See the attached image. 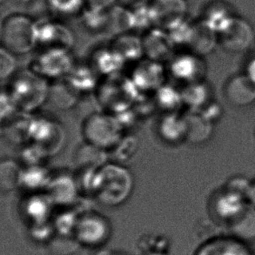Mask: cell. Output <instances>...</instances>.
I'll list each match as a JSON object with an SVG mask.
<instances>
[{"instance_id":"obj_1","label":"cell","mask_w":255,"mask_h":255,"mask_svg":"<svg viewBox=\"0 0 255 255\" xmlns=\"http://www.w3.org/2000/svg\"><path fill=\"white\" fill-rule=\"evenodd\" d=\"M133 179L124 165L106 163L99 168L94 199L107 207H117L131 195Z\"/></svg>"},{"instance_id":"obj_2","label":"cell","mask_w":255,"mask_h":255,"mask_svg":"<svg viewBox=\"0 0 255 255\" xmlns=\"http://www.w3.org/2000/svg\"><path fill=\"white\" fill-rule=\"evenodd\" d=\"M21 112L31 114L49 100L48 80L31 69L14 73L7 88Z\"/></svg>"},{"instance_id":"obj_3","label":"cell","mask_w":255,"mask_h":255,"mask_svg":"<svg viewBox=\"0 0 255 255\" xmlns=\"http://www.w3.org/2000/svg\"><path fill=\"white\" fill-rule=\"evenodd\" d=\"M39 28L27 15L7 16L1 24L2 47L15 55L31 52L38 45Z\"/></svg>"},{"instance_id":"obj_4","label":"cell","mask_w":255,"mask_h":255,"mask_svg":"<svg viewBox=\"0 0 255 255\" xmlns=\"http://www.w3.org/2000/svg\"><path fill=\"white\" fill-rule=\"evenodd\" d=\"M97 100L109 114H115L132 107L139 92L129 76L116 73L100 81Z\"/></svg>"},{"instance_id":"obj_5","label":"cell","mask_w":255,"mask_h":255,"mask_svg":"<svg viewBox=\"0 0 255 255\" xmlns=\"http://www.w3.org/2000/svg\"><path fill=\"white\" fill-rule=\"evenodd\" d=\"M123 132L124 130L116 117L109 113L90 115L82 127L85 141L107 151L121 139Z\"/></svg>"},{"instance_id":"obj_6","label":"cell","mask_w":255,"mask_h":255,"mask_svg":"<svg viewBox=\"0 0 255 255\" xmlns=\"http://www.w3.org/2000/svg\"><path fill=\"white\" fill-rule=\"evenodd\" d=\"M112 235L110 221L94 211H86L78 221L74 236L80 245L100 248L105 245Z\"/></svg>"},{"instance_id":"obj_7","label":"cell","mask_w":255,"mask_h":255,"mask_svg":"<svg viewBox=\"0 0 255 255\" xmlns=\"http://www.w3.org/2000/svg\"><path fill=\"white\" fill-rule=\"evenodd\" d=\"M74 66L73 57L68 50H44L33 60L30 69L45 80L65 79Z\"/></svg>"},{"instance_id":"obj_8","label":"cell","mask_w":255,"mask_h":255,"mask_svg":"<svg viewBox=\"0 0 255 255\" xmlns=\"http://www.w3.org/2000/svg\"><path fill=\"white\" fill-rule=\"evenodd\" d=\"M64 140V130L58 122L48 118L33 117L31 122V142L40 145L49 156L59 152Z\"/></svg>"},{"instance_id":"obj_9","label":"cell","mask_w":255,"mask_h":255,"mask_svg":"<svg viewBox=\"0 0 255 255\" xmlns=\"http://www.w3.org/2000/svg\"><path fill=\"white\" fill-rule=\"evenodd\" d=\"M167 69L161 62L146 59L136 63L130 74L139 93H154L166 84Z\"/></svg>"},{"instance_id":"obj_10","label":"cell","mask_w":255,"mask_h":255,"mask_svg":"<svg viewBox=\"0 0 255 255\" xmlns=\"http://www.w3.org/2000/svg\"><path fill=\"white\" fill-rule=\"evenodd\" d=\"M149 10L154 24L164 30L172 31L184 23L187 3L186 0H152Z\"/></svg>"},{"instance_id":"obj_11","label":"cell","mask_w":255,"mask_h":255,"mask_svg":"<svg viewBox=\"0 0 255 255\" xmlns=\"http://www.w3.org/2000/svg\"><path fill=\"white\" fill-rule=\"evenodd\" d=\"M218 38L219 43L228 52H242L252 45L255 31L249 21L236 16Z\"/></svg>"},{"instance_id":"obj_12","label":"cell","mask_w":255,"mask_h":255,"mask_svg":"<svg viewBox=\"0 0 255 255\" xmlns=\"http://www.w3.org/2000/svg\"><path fill=\"white\" fill-rule=\"evenodd\" d=\"M54 204L60 207H71L80 195L74 174L66 172L52 173V179L45 190Z\"/></svg>"},{"instance_id":"obj_13","label":"cell","mask_w":255,"mask_h":255,"mask_svg":"<svg viewBox=\"0 0 255 255\" xmlns=\"http://www.w3.org/2000/svg\"><path fill=\"white\" fill-rule=\"evenodd\" d=\"M203 68V62L200 56L190 52L173 56L166 69L176 80L189 84L201 81Z\"/></svg>"},{"instance_id":"obj_14","label":"cell","mask_w":255,"mask_h":255,"mask_svg":"<svg viewBox=\"0 0 255 255\" xmlns=\"http://www.w3.org/2000/svg\"><path fill=\"white\" fill-rule=\"evenodd\" d=\"M195 255H253L248 243L230 235L209 239L198 249Z\"/></svg>"},{"instance_id":"obj_15","label":"cell","mask_w":255,"mask_h":255,"mask_svg":"<svg viewBox=\"0 0 255 255\" xmlns=\"http://www.w3.org/2000/svg\"><path fill=\"white\" fill-rule=\"evenodd\" d=\"M55 204L46 192L31 193L24 199L21 210L31 224L50 221Z\"/></svg>"},{"instance_id":"obj_16","label":"cell","mask_w":255,"mask_h":255,"mask_svg":"<svg viewBox=\"0 0 255 255\" xmlns=\"http://www.w3.org/2000/svg\"><path fill=\"white\" fill-rule=\"evenodd\" d=\"M164 29H159L149 32L143 41L144 53L147 59L163 63L171 60L174 42L172 41L171 35H168Z\"/></svg>"},{"instance_id":"obj_17","label":"cell","mask_w":255,"mask_h":255,"mask_svg":"<svg viewBox=\"0 0 255 255\" xmlns=\"http://www.w3.org/2000/svg\"><path fill=\"white\" fill-rule=\"evenodd\" d=\"M32 119L30 114L19 111L2 121L3 133L7 140L16 145H26L31 142Z\"/></svg>"},{"instance_id":"obj_18","label":"cell","mask_w":255,"mask_h":255,"mask_svg":"<svg viewBox=\"0 0 255 255\" xmlns=\"http://www.w3.org/2000/svg\"><path fill=\"white\" fill-rule=\"evenodd\" d=\"M249 201L238 193L225 190L214 201V212L220 220L229 224L245 211Z\"/></svg>"},{"instance_id":"obj_19","label":"cell","mask_w":255,"mask_h":255,"mask_svg":"<svg viewBox=\"0 0 255 255\" xmlns=\"http://www.w3.org/2000/svg\"><path fill=\"white\" fill-rule=\"evenodd\" d=\"M159 136L168 143H179L187 138L186 117L178 113H164L158 124Z\"/></svg>"},{"instance_id":"obj_20","label":"cell","mask_w":255,"mask_h":255,"mask_svg":"<svg viewBox=\"0 0 255 255\" xmlns=\"http://www.w3.org/2000/svg\"><path fill=\"white\" fill-rule=\"evenodd\" d=\"M216 41L219 42L218 35L203 20L190 25L186 45L189 47L191 52L199 56L210 52Z\"/></svg>"},{"instance_id":"obj_21","label":"cell","mask_w":255,"mask_h":255,"mask_svg":"<svg viewBox=\"0 0 255 255\" xmlns=\"http://www.w3.org/2000/svg\"><path fill=\"white\" fill-rule=\"evenodd\" d=\"M99 76L100 73L92 65H74L65 79L80 95L97 89L100 82Z\"/></svg>"},{"instance_id":"obj_22","label":"cell","mask_w":255,"mask_h":255,"mask_svg":"<svg viewBox=\"0 0 255 255\" xmlns=\"http://www.w3.org/2000/svg\"><path fill=\"white\" fill-rule=\"evenodd\" d=\"M229 101L238 106H247L255 100V83L247 74L233 79L227 87Z\"/></svg>"},{"instance_id":"obj_23","label":"cell","mask_w":255,"mask_h":255,"mask_svg":"<svg viewBox=\"0 0 255 255\" xmlns=\"http://www.w3.org/2000/svg\"><path fill=\"white\" fill-rule=\"evenodd\" d=\"M230 236L248 243L255 240V208L250 204L235 221L228 225Z\"/></svg>"},{"instance_id":"obj_24","label":"cell","mask_w":255,"mask_h":255,"mask_svg":"<svg viewBox=\"0 0 255 255\" xmlns=\"http://www.w3.org/2000/svg\"><path fill=\"white\" fill-rule=\"evenodd\" d=\"M236 15L223 3H215L207 8L202 20L219 36L235 19Z\"/></svg>"},{"instance_id":"obj_25","label":"cell","mask_w":255,"mask_h":255,"mask_svg":"<svg viewBox=\"0 0 255 255\" xmlns=\"http://www.w3.org/2000/svg\"><path fill=\"white\" fill-rule=\"evenodd\" d=\"M52 176V172L44 165L25 166L23 168L21 186L30 193L45 192Z\"/></svg>"},{"instance_id":"obj_26","label":"cell","mask_w":255,"mask_h":255,"mask_svg":"<svg viewBox=\"0 0 255 255\" xmlns=\"http://www.w3.org/2000/svg\"><path fill=\"white\" fill-rule=\"evenodd\" d=\"M74 159L78 168H100L107 163L108 152L107 150L85 141L77 149Z\"/></svg>"},{"instance_id":"obj_27","label":"cell","mask_w":255,"mask_h":255,"mask_svg":"<svg viewBox=\"0 0 255 255\" xmlns=\"http://www.w3.org/2000/svg\"><path fill=\"white\" fill-rule=\"evenodd\" d=\"M126 61L114 49L100 50L93 56L92 66L100 75L110 76L121 73Z\"/></svg>"},{"instance_id":"obj_28","label":"cell","mask_w":255,"mask_h":255,"mask_svg":"<svg viewBox=\"0 0 255 255\" xmlns=\"http://www.w3.org/2000/svg\"><path fill=\"white\" fill-rule=\"evenodd\" d=\"M111 47L122 57L126 63L138 62L145 54L142 39L125 33L118 36Z\"/></svg>"},{"instance_id":"obj_29","label":"cell","mask_w":255,"mask_h":255,"mask_svg":"<svg viewBox=\"0 0 255 255\" xmlns=\"http://www.w3.org/2000/svg\"><path fill=\"white\" fill-rule=\"evenodd\" d=\"M44 31H38V45L41 44L45 50H68L73 45V38L64 28L49 27Z\"/></svg>"},{"instance_id":"obj_30","label":"cell","mask_w":255,"mask_h":255,"mask_svg":"<svg viewBox=\"0 0 255 255\" xmlns=\"http://www.w3.org/2000/svg\"><path fill=\"white\" fill-rule=\"evenodd\" d=\"M153 96L157 107L164 113H178L184 106L181 91L172 85L164 84L153 93Z\"/></svg>"},{"instance_id":"obj_31","label":"cell","mask_w":255,"mask_h":255,"mask_svg":"<svg viewBox=\"0 0 255 255\" xmlns=\"http://www.w3.org/2000/svg\"><path fill=\"white\" fill-rule=\"evenodd\" d=\"M138 147L137 138L131 135H123L121 139L108 151V158H111L114 163L124 165L125 163L133 159L138 151Z\"/></svg>"},{"instance_id":"obj_32","label":"cell","mask_w":255,"mask_h":255,"mask_svg":"<svg viewBox=\"0 0 255 255\" xmlns=\"http://www.w3.org/2000/svg\"><path fill=\"white\" fill-rule=\"evenodd\" d=\"M80 94L73 89L66 79L59 80L57 83L50 86L49 99H52L56 106L60 108L73 107Z\"/></svg>"},{"instance_id":"obj_33","label":"cell","mask_w":255,"mask_h":255,"mask_svg":"<svg viewBox=\"0 0 255 255\" xmlns=\"http://www.w3.org/2000/svg\"><path fill=\"white\" fill-rule=\"evenodd\" d=\"M181 94L183 103L192 111L203 107L209 96L207 86L201 81L187 84L181 91Z\"/></svg>"},{"instance_id":"obj_34","label":"cell","mask_w":255,"mask_h":255,"mask_svg":"<svg viewBox=\"0 0 255 255\" xmlns=\"http://www.w3.org/2000/svg\"><path fill=\"white\" fill-rule=\"evenodd\" d=\"M23 168L17 163L11 160H5L1 164L0 167V184L1 189L4 192L21 186Z\"/></svg>"},{"instance_id":"obj_35","label":"cell","mask_w":255,"mask_h":255,"mask_svg":"<svg viewBox=\"0 0 255 255\" xmlns=\"http://www.w3.org/2000/svg\"><path fill=\"white\" fill-rule=\"evenodd\" d=\"M135 21L134 16L126 7L114 8L107 15V25L122 33L133 27Z\"/></svg>"},{"instance_id":"obj_36","label":"cell","mask_w":255,"mask_h":255,"mask_svg":"<svg viewBox=\"0 0 255 255\" xmlns=\"http://www.w3.org/2000/svg\"><path fill=\"white\" fill-rule=\"evenodd\" d=\"M186 117L187 127H188V133L187 138H189L193 141H200L203 140L209 133L207 127H210V121H207L201 114L192 113Z\"/></svg>"},{"instance_id":"obj_37","label":"cell","mask_w":255,"mask_h":255,"mask_svg":"<svg viewBox=\"0 0 255 255\" xmlns=\"http://www.w3.org/2000/svg\"><path fill=\"white\" fill-rule=\"evenodd\" d=\"M21 160L26 166L43 165L49 154L40 145L34 142H29L24 145L20 152Z\"/></svg>"},{"instance_id":"obj_38","label":"cell","mask_w":255,"mask_h":255,"mask_svg":"<svg viewBox=\"0 0 255 255\" xmlns=\"http://www.w3.org/2000/svg\"><path fill=\"white\" fill-rule=\"evenodd\" d=\"M50 242L54 255H71L76 252L79 246H81L75 236L59 235L57 238L53 237Z\"/></svg>"},{"instance_id":"obj_39","label":"cell","mask_w":255,"mask_h":255,"mask_svg":"<svg viewBox=\"0 0 255 255\" xmlns=\"http://www.w3.org/2000/svg\"><path fill=\"white\" fill-rule=\"evenodd\" d=\"M31 237L36 242H51L56 234L52 221H47L31 224L30 229Z\"/></svg>"},{"instance_id":"obj_40","label":"cell","mask_w":255,"mask_h":255,"mask_svg":"<svg viewBox=\"0 0 255 255\" xmlns=\"http://www.w3.org/2000/svg\"><path fill=\"white\" fill-rule=\"evenodd\" d=\"M16 59L15 54L2 47L0 50V75L1 79H8L13 76L16 70Z\"/></svg>"},{"instance_id":"obj_41","label":"cell","mask_w":255,"mask_h":255,"mask_svg":"<svg viewBox=\"0 0 255 255\" xmlns=\"http://www.w3.org/2000/svg\"><path fill=\"white\" fill-rule=\"evenodd\" d=\"M19 112L17 104L10 95L8 89L2 91L1 93V120L3 121L5 119L12 116Z\"/></svg>"},{"instance_id":"obj_42","label":"cell","mask_w":255,"mask_h":255,"mask_svg":"<svg viewBox=\"0 0 255 255\" xmlns=\"http://www.w3.org/2000/svg\"><path fill=\"white\" fill-rule=\"evenodd\" d=\"M114 116L116 117L119 123L121 124V128L125 129L127 128H131L137 122V119H138V114H136L134 109L132 107L126 109V110L120 112L118 114H114Z\"/></svg>"},{"instance_id":"obj_43","label":"cell","mask_w":255,"mask_h":255,"mask_svg":"<svg viewBox=\"0 0 255 255\" xmlns=\"http://www.w3.org/2000/svg\"><path fill=\"white\" fill-rule=\"evenodd\" d=\"M251 185L252 184L249 183L247 179L238 177V178L232 179L228 182L227 189L238 193L240 195L245 197L246 199L248 200V196H249V191H250V188H251Z\"/></svg>"},{"instance_id":"obj_44","label":"cell","mask_w":255,"mask_h":255,"mask_svg":"<svg viewBox=\"0 0 255 255\" xmlns=\"http://www.w3.org/2000/svg\"><path fill=\"white\" fill-rule=\"evenodd\" d=\"M247 75L255 83V57L249 61L247 66Z\"/></svg>"},{"instance_id":"obj_45","label":"cell","mask_w":255,"mask_h":255,"mask_svg":"<svg viewBox=\"0 0 255 255\" xmlns=\"http://www.w3.org/2000/svg\"><path fill=\"white\" fill-rule=\"evenodd\" d=\"M125 7H138L141 5L144 0H120Z\"/></svg>"},{"instance_id":"obj_46","label":"cell","mask_w":255,"mask_h":255,"mask_svg":"<svg viewBox=\"0 0 255 255\" xmlns=\"http://www.w3.org/2000/svg\"><path fill=\"white\" fill-rule=\"evenodd\" d=\"M248 201H249V204L255 208V182L252 183V185H251V188H250L249 196H248Z\"/></svg>"},{"instance_id":"obj_47","label":"cell","mask_w":255,"mask_h":255,"mask_svg":"<svg viewBox=\"0 0 255 255\" xmlns=\"http://www.w3.org/2000/svg\"><path fill=\"white\" fill-rule=\"evenodd\" d=\"M14 2L16 3H21V4H26V3H30L33 2L35 0H13Z\"/></svg>"},{"instance_id":"obj_48","label":"cell","mask_w":255,"mask_h":255,"mask_svg":"<svg viewBox=\"0 0 255 255\" xmlns=\"http://www.w3.org/2000/svg\"><path fill=\"white\" fill-rule=\"evenodd\" d=\"M0 1H1V3H3L5 0H0Z\"/></svg>"},{"instance_id":"obj_49","label":"cell","mask_w":255,"mask_h":255,"mask_svg":"<svg viewBox=\"0 0 255 255\" xmlns=\"http://www.w3.org/2000/svg\"></svg>"},{"instance_id":"obj_50","label":"cell","mask_w":255,"mask_h":255,"mask_svg":"<svg viewBox=\"0 0 255 255\" xmlns=\"http://www.w3.org/2000/svg\"></svg>"}]
</instances>
